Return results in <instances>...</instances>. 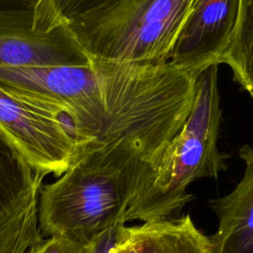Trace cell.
<instances>
[{"label": "cell", "mask_w": 253, "mask_h": 253, "mask_svg": "<svg viewBox=\"0 0 253 253\" xmlns=\"http://www.w3.org/2000/svg\"><path fill=\"white\" fill-rule=\"evenodd\" d=\"M153 174L141 148L126 136L89 142L58 180L42 186V236L89 244L113 224L126 223L127 210Z\"/></svg>", "instance_id": "1"}, {"label": "cell", "mask_w": 253, "mask_h": 253, "mask_svg": "<svg viewBox=\"0 0 253 253\" xmlns=\"http://www.w3.org/2000/svg\"><path fill=\"white\" fill-rule=\"evenodd\" d=\"M217 66L198 76L192 110L164 150L149 185L127 210L126 223L175 216L195 199L187 191L190 184L200 178L216 179L227 169L228 155L217 147L221 123Z\"/></svg>", "instance_id": "2"}, {"label": "cell", "mask_w": 253, "mask_h": 253, "mask_svg": "<svg viewBox=\"0 0 253 253\" xmlns=\"http://www.w3.org/2000/svg\"><path fill=\"white\" fill-rule=\"evenodd\" d=\"M191 0H109L69 25L92 61L164 63Z\"/></svg>", "instance_id": "3"}, {"label": "cell", "mask_w": 253, "mask_h": 253, "mask_svg": "<svg viewBox=\"0 0 253 253\" xmlns=\"http://www.w3.org/2000/svg\"><path fill=\"white\" fill-rule=\"evenodd\" d=\"M0 87L68 119L83 145L102 138L108 130L102 87L91 63L31 68L0 65Z\"/></svg>", "instance_id": "4"}, {"label": "cell", "mask_w": 253, "mask_h": 253, "mask_svg": "<svg viewBox=\"0 0 253 253\" xmlns=\"http://www.w3.org/2000/svg\"><path fill=\"white\" fill-rule=\"evenodd\" d=\"M0 128L43 176L60 177L85 146L68 119L23 101L1 87Z\"/></svg>", "instance_id": "5"}, {"label": "cell", "mask_w": 253, "mask_h": 253, "mask_svg": "<svg viewBox=\"0 0 253 253\" xmlns=\"http://www.w3.org/2000/svg\"><path fill=\"white\" fill-rule=\"evenodd\" d=\"M43 177L0 128V253H27L43 239L39 224Z\"/></svg>", "instance_id": "6"}, {"label": "cell", "mask_w": 253, "mask_h": 253, "mask_svg": "<svg viewBox=\"0 0 253 253\" xmlns=\"http://www.w3.org/2000/svg\"><path fill=\"white\" fill-rule=\"evenodd\" d=\"M240 0H191L167 61L200 74L223 62L234 34Z\"/></svg>", "instance_id": "7"}, {"label": "cell", "mask_w": 253, "mask_h": 253, "mask_svg": "<svg viewBox=\"0 0 253 253\" xmlns=\"http://www.w3.org/2000/svg\"><path fill=\"white\" fill-rule=\"evenodd\" d=\"M35 13L0 17V65L31 68L84 65L90 60L69 26L51 32L34 29Z\"/></svg>", "instance_id": "8"}, {"label": "cell", "mask_w": 253, "mask_h": 253, "mask_svg": "<svg viewBox=\"0 0 253 253\" xmlns=\"http://www.w3.org/2000/svg\"><path fill=\"white\" fill-rule=\"evenodd\" d=\"M238 154L245 164L241 180L230 193L209 202L218 218L210 236L213 253H253V148L245 144Z\"/></svg>", "instance_id": "9"}, {"label": "cell", "mask_w": 253, "mask_h": 253, "mask_svg": "<svg viewBox=\"0 0 253 253\" xmlns=\"http://www.w3.org/2000/svg\"><path fill=\"white\" fill-rule=\"evenodd\" d=\"M126 231L135 253H213L210 236L189 214L148 220Z\"/></svg>", "instance_id": "10"}, {"label": "cell", "mask_w": 253, "mask_h": 253, "mask_svg": "<svg viewBox=\"0 0 253 253\" xmlns=\"http://www.w3.org/2000/svg\"><path fill=\"white\" fill-rule=\"evenodd\" d=\"M222 63L253 99V0H240L237 25Z\"/></svg>", "instance_id": "11"}, {"label": "cell", "mask_w": 253, "mask_h": 253, "mask_svg": "<svg viewBox=\"0 0 253 253\" xmlns=\"http://www.w3.org/2000/svg\"><path fill=\"white\" fill-rule=\"evenodd\" d=\"M109 0H40L34 19L38 32H51L60 26H69L93 13Z\"/></svg>", "instance_id": "12"}, {"label": "cell", "mask_w": 253, "mask_h": 253, "mask_svg": "<svg viewBox=\"0 0 253 253\" xmlns=\"http://www.w3.org/2000/svg\"><path fill=\"white\" fill-rule=\"evenodd\" d=\"M126 227L124 221L113 224L86 245L85 253H115L127 238Z\"/></svg>", "instance_id": "13"}, {"label": "cell", "mask_w": 253, "mask_h": 253, "mask_svg": "<svg viewBox=\"0 0 253 253\" xmlns=\"http://www.w3.org/2000/svg\"><path fill=\"white\" fill-rule=\"evenodd\" d=\"M86 245L61 237L42 239L27 253H85Z\"/></svg>", "instance_id": "14"}, {"label": "cell", "mask_w": 253, "mask_h": 253, "mask_svg": "<svg viewBox=\"0 0 253 253\" xmlns=\"http://www.w3.org/2000/svg\"><path fill=\"white\" fill-rule=\"evenodd\" d=\"M40 0H0V17L35 13Z\"/></svg>", "instance_id": "15"}, {"label": "cell", "mask_w": 253, "mask_h": 253, "mask_svg": "<svg viewBox=\"0 0 253 253\" xmlns=\"http://www.w3.org/2000/svg\"><path fill=\"white\" fill-rule=\"evenodd\" d=\"M115 253H135V251L131 246L130 242L128 241V239L126 238V241H124L122 244L119 245Z\"/></svg>", "instance_id": "16"}]
</instances>
